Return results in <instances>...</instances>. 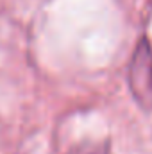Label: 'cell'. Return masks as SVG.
I'll return each instance as SVG.
<instances>
[{
	"instance_id": "obj_1",
	"label": "cell",
	"mask_w": 152,
	"mask_h": 154,
	"mask_svg": "<svg viewBox=\"0 0 152 154\" xmlns=\"http://www.w3.org/2000/svg\"><path fill=\"white\" fill-rule=\"evenodd\" d=\"M129 77L136 99L147 108H152V48L147 39H143L134 52Z\"/></svg>"
}]
</instances>
